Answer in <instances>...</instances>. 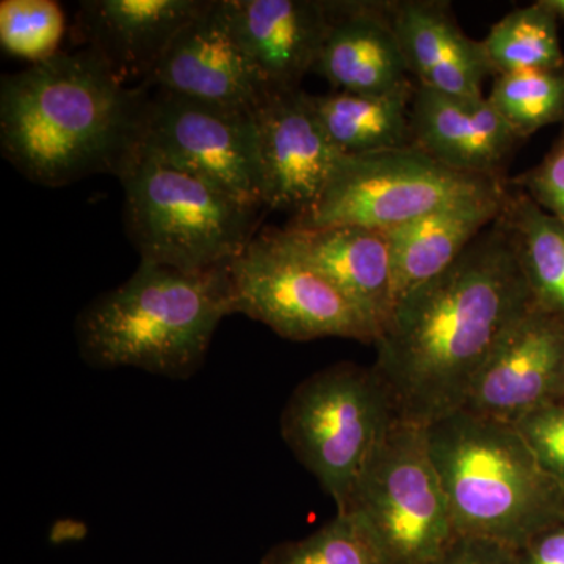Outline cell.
Wrapping results in <instances>:
<instances>
[{
    "mask_svg": "<svg viewBox=\"0 0 564 564\" xmlns=\"http://www.w3.org/2000/svg\"><path fill=\"white\" fill-rule=\"evenodd\" d=\"M414 147L437 162L478 176H503L521 137L488 98L444 95L417 85L411 106Z\"/></svg>",
    "mask_w": 564,
    "mask_h": 564,
    "instance_id": "cell-16",
    "label": "cell"
},
{
    "mask_svg": "<svg viewBox=\"0 0 564 564\" xmlns=\"http://www.w3.org/2000/svg\"><path fill=\"white\" fill-rule=\"evenodd\" d=\"M252 117L263 206L302 217L321 199L343 155L300 88L267 95Z\"/></svg>",
    "mask_w": 564,
    "mask_h": 564,
    "instance_id": "cell-11",
    "label": "cell"
},
{
    "mask_svg": "<svg viewBox=\"0 0 564 564\" xmlns=\"http://www.w3.org/2000/svg\"><path fill=\"white\" fill-rule=\"evenodd\" d=\"M228 272L234 314L248 315L284 339L377 343V329L358 307L289 248L278 229L258 234Z\"/></svg>",
    "mask_w": 564,
    "mask_h": 564,
    "instance_id": "cell-9",
    "label": "cell"
},
{
    "mask_svg": "<svg viewBox=\"0 0 564 564\" xmlns=\"http://www.w3.org/2000/svg\"><path fill=\"white\" fill-rule=\"evenodd\" d=\"M261 564H384L361 522L350 513H336L302 540L274 545Z\"/></svg>",
    "mask_w": 564,
    "mask_h": 564,
    "instance_id": "cell-25",
    "label": "cell"
},
{
    "mask_svg": "<svg viewBox=\"0 0 564 564\" xmlns=\"http://www.w3.org/2000/svg\"><path fill=\"white\" fill-rule=\"evenodd\" d=\"M558 20L547 0H538L496 22L481 41L491 74L564 68Z\"/></svg>",
    "mask_w": 564,
    "mask_h": 564,
    "instance_id": "cell-23",
    "label": "cell"
},
{
    "mask_svg": "<svg viewBox=\"0 0 564 564\" xmlns=\"http://www.w3.org/2000/svg\"><path fill=\"white\" fill-rule=\"evenodd\" d=\"M328 35L315 73L337 91L388 95L414 87L391 18V2H329Z\"/></svg>",
    "mask_w": 564,
    "mask_h": 564,
    "instance_id": "cell-17",
    "label": "cell"
},
{
    "mask_svg": "<svg viewBox=\"0 0 564 564\" xmlns=\"http://www.w3.org/2000/svg\"><path fill=\"white\" fill-rule=\"evenodd\" d=\"M510 184L564 225V122L543 161L519 174Z\"/></svg>",
    "mask_w": 564,
    "mask_h": 564,
    "instance_id": "cell-28",
    "label": "cell"
},
{
    "mask_svg": "<svg viewBox=\"0 0 564 564\" xmlns=\"http://www.w3.org/2000/svg\"><path fill=\"white\" fill-rule=\"evenodd\" d=\"M488 101L522 140L564 122V68L499 74Z\"/></svg>",
    "mask_w": 564,
    "mask_h": 564,
    "instance_id": "cell-24",
    "label": "cell"
},
{
    "mask_svg": "<svg viewBox=\"0 0 564 564\" xmlns=\"http://www.w3.org/2000/svg\"><path fill=\"white\" fill-rule=\"evenodd\" d=\"M209 0H85L74 21L84 44L121 84L140 87Z\"/></svg>",
    "mask_w": 564,
    "mask_h": 564,
    "instance_id": "cell-14",
    "label": "cell"
},
{
    "mask_svg": "<svg viewBox=\"0 0 564 564\" xmlns=\"http://www.w3.org/2000/svg\"><path fill=\"white\" fill-rule=\"evenodd\" d=\"M391 18L415 84L444 95L484 98V82L491 74L484 46L462 31L451 3L391 2Z\"/></svg>",
    "mask_w": 564,
    "mask_h": 564,
    "instance_id": "cell-19",
    "label": "cell"
},
{
    "mask_svg": "<svg viewBox=\"0 0 564 564\" xmlns=\"http://www.w3.org/2000/svg\"><path fill=\"white\" fill-rule=\"evenodd\" d=\"M120 181L126 231L141 262L185 273L228 269L258 236L261 207L141 148Z\"/></svg>",
    "mask_w": 564,
    "mask_h": 564,
    "instance_id": "cell-5",
    "label": "cell"
},
{
    "mask_svg": "<svg viewBox=\"0 0 564 564\" xmlns=\"http://www.w3.org/2000/svg\"><path fill=\"white\" fill-rule=\"evenodd\" d=\"M507 193L508 185L470 196L386 231L391 242L395 306L458 261L474 240L500 217Z\"/></svg>",
    "mask_w": 564,
    "mask_h": 564,
    "instance_id": "cell-20",
    "label": "cell"
},
{
    "mask_svg": "<svg viewBox=\"0 0 564 564\" xmlns=\"http://www.w3.org/2000/svg\"><path fill=\"white\" fill-rule=\"evenodd\" d=\"M66 18L54 0H3L0 3V44L7 54L32 65L57 55Z\"/></svg>",
    "mask_w": 564,
    "mask_h": 564,
    "instance_id": "cell-26",
    "label": "cell"
},
{
    "mask_svg": "<svg viewBox=\"0 0 564 564\" xmlns=\"http://www.w3.org/2000/svg\"><path fill=\"white\" fill-rule=\"evenodd\" d=\"M151 85L121 84L91 51L58 52L0 84V150L25 180L120 177L140 151Z\"/></svg>",
    "mask_w": 564,
    "mask_h": 564,
    "instance_id": "cell-2",
    "label": "cell"
},
{
    "mask_svg": "<svg viewBox=\"0 0 564 564\" xmlns=\"http://www.w3.org/2000/svg\"><path fill=\"white\" fill-rule=\"evenodd\" d=\"M415 87L388 95L332 91L310 95V101L333 147L352 158L414 147L411 106Z\"/></svg>",
    "mask_w": 564,
    "mask_h": 564,
    "instance_id": "cell-21",
    "label": "cell"
},
{
    "mask_svg": "<svg viewBox=\"0 0 564 564\" xmlns=\"http://www.w3.org/2000/svg\"><path fill=\"white\" fill-rule=\"evenodd\" d=\"M519 564H564V519L516 551Z\"/></svg>",
    "mask_w": 564,
    "mask_h": 564,
    "instance_id": "cell-30",
    "label": "cell"
},
{
    "mask_svg": "<svg viewBox=\"0 0 564 564\" xmlns=\"http://www.w3.org/2000/svg\"><path fill=\"white\" fill-rule=\"evenodd\" d=\"M507 185L499 177L458 172L415 147L343 155L321 199L291 226L391 231L448 204Z\"/></svg>",
    "mask_w": 564,
    "mask_h": 564,
    "instance_id": "cell-8",
    "label": "cell"
},
{
    "mask_svg": "<svg viewBox=\"0 0 564 564\" xmlns=\"http://www.w3.org/2000/svg\"><path fill=\"white\" fill-rule=\"evenodd\" d=\"M234 314L228 269L185 273L140 262L76 322L82 359L96 369L133 367L185 380L202 369L215 332Z\"/></svg>",
    "mask_w": 564,
    "mask_h": 564,
    "instance_id": "cell-3",
    "label": "cell"
},
{
    "mask_svg": "<svg viewBox=\"0 0 564 564\" xmlns=\"http://www.w3.org/2000/svg\"><path fill=\"white\" fill-rule=\"evenodd\" d=\"M150 85L195 101L245 111H254L265 98L225 0H209L206 9L182 29Z\"/></svg>",
    "mask_w": 564,
    "mask_h": 564,
    "instance_id": "cell-13",
    "label": "cell"
},
{
    "mask_svg": "<svg viewBox=\"0 0 564 564\" xmlns=\"http://www.w3.org/2000/svg\"><path fill=\"white\" fill-rule=\"evenodd\" d=\"M432 564H519L513 549L481 540V538L456 534L443 555Z\"/></svg>",
    "mask_w": 564,
    "mask_h": 564,
    "instance_id": "cell-29",
    "label": "cell"
},
{
    "mask_svg": "<svg viewBox=\"0 0 564 564\" xmlns=\"http://www.w3.org/2000/svg\"><path fill=\"white\" fill-rule=\"evenodd\" d=\"M140 148L240 202L265 209L252 111L154 88L148 99Z\"/></svg>",
    "mask_w": 564,
    "mask_h": 564,
    "instance_id": "cell-10",
    "label": "cell"
},
{
    "mask_svg": "<svg viewBox=\"0 0 564 564\" xmlns=\"http://www.w3.org/2000/svg\"><path fill=\"white\" fill-rule=\"evenodd\" d=\"M340 513L361 522L384 564H432L444 554L458 533L426 426L397 415Z\"/></svg>",
    "mask_w": 564,
    "mask_h": 564,
    "instance_id": "cell-7",
    "label": "cell"
},
{
    "mask_svg": "<svg viewBox=\"0 0 564 564\" xmlns=\"http://www.w3.org/2000/svg\"><path fill=\"white\" fill-rule=\"evenodd\" d=\"M556 402L564 404V373H563L562 388H560L558 399H556Z\"/></svg>",
    "mask_w": 564,
    "mask_h": 564,
    "instance_id": "cell-32",
    "label": "cell"
},
{
    "mask_svg": "<svg viewBox=\"0 0 564 564\" xmlns=\"http://www.w3.org/2000/svg\"><path fill=\"white\" fill-rule=\"evenodd\" d=\"M514 429L545 473L564 485V404H544L516 423Z\"/></svg>",
    "mask_w": 564,
    "mask_h": 564,
    "instance_id": "cell-27",
    "label": "cell"
},
{
    "mask_svg": "<svg viewBox=\"0 0 564 564\" xmlns=\"http://www.w3.org/2000/svg\"><path fill=\"white\" fill-rule=\"evenodd\" d=\"M547 3L555 11L556 17L564 21V0H547Z\"/></svg>",
    "mask_w": 564,
    "mask_h": 564,
    "instance_id": "cell-31",
    "label": "cell"
},
{
    "mask_svg": "<svg viewBox=\"0 0 564 564\" xmlns=\"http://www.w3.org/2000/svg\"><path fill=\"white\" fill-rule=\"evenodd\" d=\"M563 373L564 317L534 304L486 359L462 410L514 426L556 402Z\"/></svg>",
    "mask_w": 564,
    "mask_h": 564,
    "instance_id": "cell-12",
    "label": "cell"
},
{
    "mask_svg": "<svg viewBox=\"0 0 564 564\" xmlns=\"http://www.w3.org/2000/svg\"><path fill=\"white\" fill-rule=\"evenodd\" d=\"M456 533L519 551L564 519V485L513 425L458 410L426 426Z\"/></svg>",
    "mask_w": 564,
    "mask_h": 564,
    "instance_id": "cell-4",
    "label": "cell"
},
{
    "mask_svg": "<svg viewBox=\"0 0 564 564\" xmlns=\"http://www.w3.org/2000/svg\"><path fill=\"white\" fill-rule=\"evenodd\" d=\"M395 419L377 370L339 362L296 386L282 410L281 436L340 513Z\"/></svg>",
    "mask_w": 564,
    "mask_h": 564,
    "instance_id": "cell-6",
    "label": "cell"
},
{
    "mask_svg": "<svg viewBox=\"0 0 564 564\" xmlns=\"http://www.w3.org/2000/svg\"><path fill=\"white\" fill-rule=\"evenodd\" d=\"M278 234L358 307L380 337L395 307L388 232L361 226L322 229L289 226L278 229Z\"/></svg>",
    "mask_w": 564,
    "mask_h": 564,
    "instance_id": "cell-18",
    "label": "cell"
},
{
    "mask_svg": "<svg viewBox=\"0 0 564 564\" xmlns=\"http://www.w3.org/2000/svg\"><path fill=\"white\" fill-rule=\"evenodd\" d=\"M234 31L263 93L299 90L328 35L329 2L225 0Z\"/></svg>",
    "mask_w": 564,
    "mask_h": 564,
    "instance_id": "cell-15",
    "label": "cell"
},
{
    "mask_svg": "<svg viewBox=\"0 0 564 564\" xmlns=\"http://www.w3.org/2000/svg\"><path fill=\"white\" fill-rule=\"evenodd\" d=\"M533 302L564 317V225L519 188H508L502 215Z\"/></svg>",
    "mask_w": 564,
    "mask_h": 564,
    "instance_id": "cell-22",
    "label": "cell"
},
{
    "mask_svg": "<svg viewBox=\"0 0 564 564\" xmlns=\"http://www.w3.org/2000/svg\"><path fill=\"white\" fill-rule=\"evenodd\" d=\"M532 306L513 237L499 217L454 265L397 303L375 343L373 369L397 415L429 426L462 410L486 359Z\"/></svg>",
    "mask_w": 564,
    "mask_h": 564,
    "instance_id": "cell-1",
    "label": "cell"
}]
</instances>
